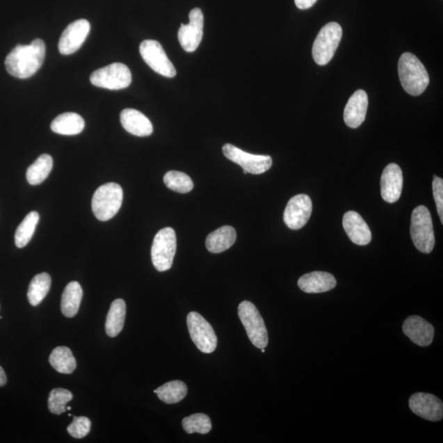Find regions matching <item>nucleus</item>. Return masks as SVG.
Masks as SVG:
<instances>
[{
  "instance_id": "20e7f679",
  "label": "nucleus",
  "mask_w": 443,
  "mask_h": 443,
  "mask_svg": "<svg viewBox=\"0 0 443 443\" xmlns=\"http://www.w3.org/2000/svg\"><path fill=\"white\" fill-rule=\"evenodd\" d=\"M410 236L415 248L424 254L431 253L435 245L430 212L424 205L415 208L411 216Z\"/></svg>"
},
{
  "instance_id": "423d86ee",
  "label": "nucleus",
  "mask_w": 443,
  "mask_h": 443,
  "mask_svg": "<svg viewBox=\"0 0 443 443\" xmlns=\"http://www.w3.org/2000/svg\"><path fill=\"white\" fill-rule=\"evenodd\" d=\"M342 38L341 26L337 22H330L319 31L313 45L312 54L319 65H326L335 56Z\"/></svg>"
},
{
  "instance_id": "dca6fc26",
  "label": "nucleus",
  "mask_w": 443,
  "mask_h": 443,
  "mask_svg": "<svg viewBox=\"0 0 443 443\" xmlns=\"http://www.w3.org/2000/svg\"><path fill=\"white\" fill-rule=\"evenodd\" d=\"M381 195L387 203H395L401 198L403 186V171L396 163L385 168L381 177Z\"/></svg>"
},
{
  "instance_id": "4c0bfd02",
  "label": "nucleus",
  "mask_w": 443,
  "mask_h": 443,
  "mask_svg": "<svg viewBox=\"0 0 443 443\" xmlns=\"http://www.w3.org/2000/svg\"><path fill=\"white\" fill-rule=\"evenodd\" d=\"M66 409H67V410H71L72 408L70 406V408H67Z\"/></svg>"
},
{
  "instance_id": "4468645a",
  "label": "nucleus",
  "mask_w": 443,
  "mask_h": 443,
  "mask_svg": "<svg viewBox=\"0 0 443 443\" xmlns=\"http://www.w3.org/2000/svg\"><path fill=\"white\" fill-rule=\"evenodd\" d=\"M90 22L80 19L72 22L63 31L58 42V49L63 56H70L79 50L90 33Z\"/></svg>"
},
{
  "instance_id": "cd10ccee",
  "label": "nucleus",
  "mask_w": 443,
  "mask_h": 443,
  "mask_svg": "<svg viewBox=\"0 0 443 443\" xmlns=\"http://www.w3.org/2000/svg\"><path fill=\"white\" fill-rule=\"evenodd\" d=\"M51 286V277L47 273H41L38 274L31 280L29 292H27V298L29 303L33 307L42 303L45 296H47Z\"/></svg>"
},
{
  "instance_id": "c9c22d12",
  "label": "nucleus",
  "mask_w": 443,
  "mask_h": 443,
  "mask_svg": "<svg viewBox=\"0 0 443 443\" xmlns=\"http://www.w3.org/2000/svg\"><path fill=\"white\" fill-rule=\"evenodd\" d=\"M317 0H295L296 7L300 9H308L312 8Z\"/></svg>"
},
{
  "instance_id": "c85d7f7f",
  "label": "nucleus",
  "mask_w": 443,
  "mask_h": 443,
  "mask_svg": "<svg viewBox=\"0 0 443 443\" xmlns=\"http://www.w3.org/2000/svg\"><path fill=\"white\" fill-rule=\"evenodd\" d=\"M154 392L163 403L175 404L184 399L187 394V386L182 381L175 380L166 382Z\"/></svg>"
},
{
  "instance_id": "7ed1b4c3",
  "label": "nucleus",
  "mask_w": 443,
  "mask_h": 443,
  "mask_svg": "<svg viewBox=\"0 0 443 443\" xmlns=\"http://www.w3.org/2000/svg\"><path fill=\"white\" fill-rule=\"evenodd\" d=\"M123 191L120 185L108 182L99 186L93 195L91 207L99 221H108L116 216L122 207Z\"/></svg>"
},
{
  "instance_id": "c756f323",
  "label": "nucleus",
  "mask_w": 443,
  "mask_h": 443,
  "mask_svg": "<svg viewBox=\"0 0 443 443\" xmlns=\"http://www.w3.org/2000/svg\"><path fill=\"white\" fill-rule=\"evenodd\" d=\"M40 220L39 214L33 211L27 214L21 225L17 228L15 244L18 248H24L29 243L34 235L36 226Z\"/></svg>"
},
{
  "instance_id": "f3484780",
  "label": "nucleus",
  "mask_w": 443,
  "mask_h": 443,
  "mask_svg": "<svg viewBox=\"0 0 443 443\" xmlns=\"http://www.w3.org/2000/svg\"><path fill=\"white\" fill-rule=\"evenodd\" d=\"M403 330L411 341L420 346L430 345L435 337V328L418 315H411L406 319Z\"/></svg>"
},
{
  "instance_id": "e433bc0d",
  "label": "nucleus",
  "mask_w": 443,
  "mask_h": 443,
  "mask_svg": "<svg viewBox=\"0 0 443 443\" xmlns=\"http://www.w3.org/2000/svg\"><path fill=\"white\" fill-rule=\"evenodd\" d=\"M7 377L6 372H4L3 368L0 367V387H3L6 385Z\"/></svg>"
},
{
  "instance_id": "a211bd4d",
  "label": "nucleus",
  "mask_w": 443,
  "mask_h": 443,
  "mask_svg": "<svg viewBox=\"0 0 443 443\" xmlns=\"http://www.w3.org/2000/svg\"><path fill=\"white\" fill-rule=\"evenodd\" d=\"M342 225L347 236L353 243L365 245L371 243L372 234L371 229L357 212L348 211L344 214Z\"/></svg>"
},
{
  "instance_id": "2eb2a0df",
  "label": "nucleus",
  "mask_w": 443,
  "mask_h": 443,
  "mask_svg": "<svg viewBox=\"0 0 443 443\" xmlns=\"http://www.w3.org/2000/svg\"><path fill=\"white\" fill-rule=\"evenodd\" d=\"M409 406L414 414L429 421H440L443 417L442 401L433 394L417 392L410 397Z\"/></svg>"
},
{
  "instance_id": "f704fd0d",
  "label": "nucleus",
  "mask_w": 443,
  "mask_h": 443,
  "mask_svg": "<svg viewBox=\"0 0 443 443\" xmlns=\"http://www.w3.org/2000/svg\"><path fill=\"white\" fill-rule=\"evenodd\" d=\"M433 193L435 200L438 216L443 223V180L442 178L435 176L433 181Z\"/></svg>"
},
{
  "instance_id": "0eeeda50",
  "label": "nucleus",
  "mask_w": 443,
  "mask_h": 443,
  "mask_svg": "<svg viewBox=\"0 0 443 443\" xmlns=\"http://www.w3.org/2000/svg\"><path fill=\"white\" fill-rule=\"evenodd\" d=\"M177 250L176 232L172 227L163 228L155 235L152 248V259L155 268L159 272L170 269Z\"/></svg>"
},
{
  "instance_id": "5701e85b",
  "label": "nucleus",
  "mask_w": 443,
  "mask_h": 443,
  "mask_svg": "<svg viewBox=\"0 0 443 443\" xmlns=\"http://www.w3.org/2000/svg\"><path fill=\"white\" fill-rule=\"evenodd\" d=\"M51 130L57 134L73 136L81 134L85 127V121L76 113H65L54 118Z\"/></svg>"
},
{
  "instance_id": "7c9ffc66",
  "label": "nucleus",
  "mask_w": 443,
  "mask_h": 443,
  "mask_svg": "<svg viewBox=\"0 0 443 443\" xmlns=\"http://www.w3.org/2000/svg\"><path fill=\"white\" fill-rule=\"evenodd\" d=\"M163 182L168 188L178 193H188L194 187L191 178L186 173L178 171L168 172L164 175Z\"/></svg>"
},
{
  "instance_id": "6ab92c4d",
  "label": "nucleus",
  "mask_w": 443,
  "mask_h": 443,
  "mask_svg": "<svg viewBox=\"0 0 443 443\" xmlns=\"http://www.w3.org/2000/svg\"><path fill=\"white\" fill-rule=\"evenodd\" d=\"M369 105L368 95L363 90H356L351 95L344 109V121L351 129H357L367 118Z\"/></svg>"
},
{
  "instance_id": "1a4fd4ad",
  "label": "nucleus",
  "mask_w": 443,
  "mask_h": 443,
  "mask_svg": "<svg viewBox=\"0 0 443 443\" xmlns=\"http://www.w3.org/2000/svg\"><path fill=\"white\" fill-rule=\"evenodd\" d=\"M187 327L191 340L203 353L210 354L217 347V336L210 323L198 312H191L187 315Z\"/></svg>"
},
{
  "instance_id": "2f4dec72",
  "label": "nucleus",
  "mask_w": 443,
  "mask_h": 443,
  "mask_svg": "<svg viewBox=\"0 0 443 443\" xmlns=\"http://www.w3.org/2000/svg\"><path fill=\"white\" fill-rule=\"evenodd\" d=\"M182 427L184 430L193 435L194 433H200V435H207L212 428V423L208 415L198 413L190 415L182 419Z\"/></svg>"
},
{
  "instance_id": "f03ea898",
  "label": "nucleus",
  "mask_w": 443,
  "mask_h": 443,
  "mask_svg": "<svg viewBox=\"0 0 443 443\" xmlns=\"http://www.w3.org/2000/svg\"><path fill=\"white\" fill-rule=\"evenodd\" d=\"M398 74L404 90L414 97L421 95L429 84L426 67L417 56L410 53H405L401 56Z\"/></svg>"
},
{
  "instance_id": "6e6552de",
  "label": "nucleus",
  "mask_w": 443,
  "mask_h": 443,
  "mask_svg": "<svg viewBox=\"0 0 443 443\" xmlns=\"http://www.w3.org/2000/svg\"><path fill=\"white\" fill-rule=\"evenodd\" d=\"M91 83L97 88L108 90H122L131 83V72L129 67L120 63L99 68L90 75Z\"/></svg>"
},
{
  "instance_id": "f8f14e48",
  "label": "nucleus",
  "mask_w": 443,
  "mask_h": 443,
  "mask_svg": "<svg viewBox=\"0 0 443 443\" xmlns=\"http://www.w3.org/2000/svg\"><path fill=\"white\" fill-rule=\"evenodd\" d=\"M313 204L309 196L305 194L296 195L287 204L283 220L292 230L303 228L312 214Z\"/></svg>"
},
{
  "instance_id": "4be33fe9",
  "label": "nucleus",
  "mask_w": 443,
  "mask_h": 443,
  "mask_svg": "<svg viewBox=\"0 0 443 443\" xmlns=\"http://www.w3.org/2000/svg\"><path fill=\"white\" fill-rule=\"evenodd\" d=\"M236 240V232L231 226H223L209 234L207 239V248L213 254L223 252L231 248Z\"/></svg>"
},
{
  "instance_id": "9d476101",
  "label": "nucleus",
  "mask_w": 443,
  "mask_h": 443,
  "mask_svg": "<svg viewBox=\"0 0 443 443\" xmlns=\"http://www.w3.org/2000/svg\"><path fill=\"white\" fill-rule=\"evenodd\" d=\"M223 152L231 161L239 164L244 173L261 175L271 170L273 166V159L268 155L246 153L234 145H223Z\"/></svg>"
},
{
  "instance_id": "aec40b11",
  "label": "nucleus",
  "mask_w": 443,
  "mask_h": 443,
  "mask_svg": "<svg viewBox=\"0 0 443 443\" xmlns=\"http://www.w3.org/2000/svg\"><path fill=\"white\" fill-rule=\"evenodd\" d=\"M123 129L136 136H148L152 134L153 125L147 117L136 109L125 108L120 115Z\"/></svg>"
},
{
  "instance_id": "b1692460",
  "label": "nucleus",
  "mask_w": 443,
  "mask_h": 443,
  "mask_svg": "<svg viewBox=\"0 0 443 443\" xmlns=\"http://www.w3.org/2000/svg\"><path fill=\"white\" fill-rule=\"evenodd\" d=\"M83 291L79 282H71L62 295L61 310L65 316L72 318L79 313Z\"/></svg>"
},
{
  "instance_id": "393cba45",
  "label": "nucleus",
  "mask_w": 443,
  "mask_h": 443,
  "mask_svg": "<svg viewBox=\"0 0 443 443\" xmlns=\"http://www.w3.org/2000/svg\"><path fill=\"white\" fill-rule=\"evenodd\" d=\"M126 312L124 300L117 299L113 301L105 323V331L108 337H115L122 332L124 326Z\"/></svg>"
},
{
  "instance_id": "ddd939ff",
  "label": "nucleus",
  "mask_w": 443,
  "mask_h": 443,
  "mask_svg": "<svg viewBox=\"0 0 443 443\" xmlns=\"http://www.w3.org/2000/svg\"><path fill=\"white\" fill-rule=\"evenodd\" d=\"M189 24H182L178 31V40L186 52H194L203 38L204 15L200 8L191 11Z\"/></svg>"
},
{
  "instance_id": "a878e982",
  "label": "nucleus",
  "mask_w": 443,
  "mask_h": 443,
  "mask_svg": "<svg viewBox=\"0 0 443 443\" xmlns=\"http://www.w3.org/2000/svg\"><path fill=\"white\" fill-rule=\"evenodd\" d=\"M49 363L56 371L61 373L70 374L76 368V362L70 348L58 346L49 356Z\"/></svg>"
},
{
  "instance_id": "473e14b6",
  "label": "nucleus",
  "mask_w": 443,
  "mask_h": 443,
  "mask_svg": "<svg viewBox=\"0 0 443 443\" xmlns=\"http://www.w3.org/2000/svg\"><path fill=\"white\" fill-rule=\"evenodd\" d=\"M72 394L65 388H56L50 392L49 396V410L54 414H61L66 412V405L72 399Z\"/></svg>"
},
{
  "instance_id": "9b49d317",
  "label": "nucleus",
  "mask_w": 443,
  "mask_h": 443,
  "mask_svg": "<svg viewBox=\"0 0 443 443\" xmlns=\"http://www.w3.org/2000/svg\"><path fill=\"white\" fill-rule=\"evenodd\" d=\"M140 53L144 61L159 74L170 77V79L176 76L177 71L175 66L158 41L144 40L140 45Z\"/></svg>"
},
{
  "instance_id": "39448f33",
  "label": "nucleus",
  "mask_w": 443,
  "mask_h": 443,
  "mask_svg": "<svg viewBox=\"0 0 443 443\" xmlns=\"http://www.w3.org/2000/svg\"><path fill=\"white\" fill-rule=\"evenodd\" d=\"M239 315L251 344L257 348H266L268 344L267 328L255 305L248 300L242 301L239 307Z\"/></svg>"
},
{
  "instance_id": "bb28decb",
  "label": "nucleus",
  "mask_w": 443,
  "mask_h": 443,
  "mask_svg": "<svg viewBox=\"0 0 443 443\" xmlns=\"http://www.w3.org/2000/svg\"><path fill=\"white\" fill-rule=\"evenodd\" d=\"M53 168V159L44 154L27 168L26 180L31 185H39L47 179Z\"/></svg>"
},
{
  "instance_id": "f257e3e1",
  "label": "nucleus",
  "mask_w": 443,
  "mask_h": 443,
  "mask_svg": "<svg viewBox=\"0 0 443 443\" xmlns=\"http://www.w3.org/2000/svg\"><path fill=\"white\" fill-rule=\"evenodd\" d=\"M45 56V45L35 39L30 45H17L8 54L6 67L9 74L20 79H29L42 66Z\"/></svg>"
},
{
  "instance_id": "72a5a7b5",
  "label": "nucleus",
  "mask_w": 443,
  "mask_h": 443,
  "mask_svg": "<svg viewBox=\"0 0 443 443\" xmlns=\"http://www.w3.org/2000/svg\"><path fill=\"white\" fill-rule=\"evenodd\" d=\"M90 428L91 422L88 417H74L71 424L67 427V432L72 437L81 440V438L88 435Z\"/></svg>"
},
{
  "instance_id": "412c9836",
  "label": "nucleus",
  "mask_w": 443,
  "mask_h": 443,
  "mask_svg": "<svg viewBox=\"0 0 443 443\" xmlns=\"http://www.w3.org/2000/svg\"><path fill=\"white\" fill-rule=\"evenodd\" d=\"M337 285L335 277L327 272L315 271L305 274L298 280V287L307 293H323Z\"/></svg>"
}]
</instances>
